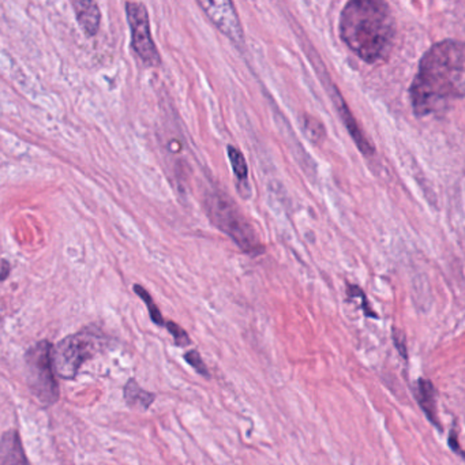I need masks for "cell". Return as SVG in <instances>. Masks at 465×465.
I'll use <instances>...</instances> for the list:
<instances>
[{
  "label": "cell",
  "instance_id": "cell-1",
  "mask_svg": "<svg viewBox=\"0 0 465 465\" xmlns=\"http://www.w3.org/2000/svg\"><path fill=\"white\" fill-rule=\"evenodd\" d=\"M464 44L445 40L432 45L419 63L418 74L410 88L411 104L416 117L445 111L453 101L464 98Z\"/></svg>",
  "mask_w": 465,
  "mask_h": 465
},
{
  "label": "cell",
  "instance_id": "cell-2",
  "mask_svg": "<svg viewBox=\"0 0 465 465\" xmlns=\"http://www.w3.org/2000/svg\"><path fill=\"white\" fill-rule=\"evenodd\" d=\"M340 37L363 62L388 59L396 36V21L386 0H349L340 15Z\"/></svg>",
  "mask_w": 465,
  "mask_h": 465
},
{
  "label": "cell",
  "instance_id": "cell-3",
  "mask_svg": "<svg viewBox=\"0 0 465 465\" xmlns=\"http://www.w3.org/2000/svg\"><path fill=\"white\" fill-rule=\"evenodd\" d=\"M205 211L214 227L225 233L242 251L251 257L265 252L260 235L232 198L222 192L211 193L205 200Z\"/></svg>",
  "mask_w": 465,
  "mask_h": 465
},
{
  "label": "cell",
  "instance_id": "cell-4",
  "mask_svg": "<svg viewBox=\"0 0 465 465\" xmlns=\"http://www.w3.org/2000/svg\"><path fill=\"white\" fill-rule=\"evenodd\" d=\"M107 344L109 341L103 335L93 332L89 327L63 338L55 348H52L55 375L64 380H72L81 365L95 356Z\"/></svg>",
  "mask_w": 465,
  "mask_h": 465
},
{
  "label": "cell",
  "instance_id": "cell-5",
  "mask_svg": "<svg viewBox=\"0 0 465 465\" xmlns=\"http://www.w3.org/2000/svg\"><path fill=\"white\" fill-rule=\"evenodd\" d=\"M52 344L40 341L25 355L26 383L32 394L42 405L55 404L59 399V386L56 383L52 363Z\"/></svg>",
  "mask_w": 465,
  "mask_h": 465
},
{
  "label": "cell",
  "instance_id": "cell-6",
  "mask_svg": "<svg viewBox=\"0 0 465 465\" xmlns=\"http://www.w3.org/2000/svg\"><path fill=\"white\" fill-rule=\"evenodd\" d=\"M126 17L130 26L131 47L134 52L147 67H157L161 63V58L150 31L147 7L139 2H128Z\"/></svg>",
  "mask_w": 465,
  "mask_h": 465
},
{
  "label": "cell",
  "instance_id": "cell-7",
  "mask_svg": "<svg viewBox=\"0 0 465 465\" xmlns=\"http://www.w3.org/2000/svg\"><path fill=\"white\" fill-rule=\"evenodd\" d=\"M197 4L209 21L233 44L238 47L244 44L243 28L232 0H197Z\"/></svg>",
  "mask_w": 465,
  "mask_h": 465
},
{
  "label": "cell",
  "instance_id": "cell-8",
  "mask_svg": "<svg viewBox=\"0 0 465 465\" xmlns=\"http://www.w3.org/2000/svg\"><path fill=\"white\" fill-rule=\"evenodd\" d=\"M78 25L88 37H95L100 31L101 13L95 0H71Z\"/></svg>",
  "mask_w": 465,
  "mask_h": 465
},
{
  "label": "cell",
  "instance_id": "cell-9",
  "mask_svg": "<svg viewBox=\"0 0 465 465\" xmlns=\"http://www.w3.org/2000/svg\"><path fill=\"white\" fill-rule=\"evenodd\" d=\"M20 435L15 430L5 432L0 438V465L28 464Z\"/></svg>",
  "mask_w": 465,
  "mask_h": 465
},
{
  "label": "cell",
  "instance_id": "cell-10",
  "mask_svg": "<svg viewBox=\"0 0 465 465\" xmlns=\"http://www.w3.org/2000/svg\"><path fill=\"white\" fill-rule=\"evenodd\" d=\"M416 399H418L419 407L422 408L424 415L429 418V421L437 429L441 430L440 421H438L437 394H435L434 384L432 381L421 378L418 381V389H416Z\"/></svg>",
  "mask_w": 465,
  "mask_h": 465
},
{
  "label": "cell",
  "instance_id": "cell-11",
  "mask_svg": "<svg viewBox=\"0 0 465 465\" xmlns=\"http://www.w3.org/2000/svg\"><path fill=\"white\" fill-rule=\"evenodd\" d=\"M228 157L232 166L233 174L238 179V192L244 200L250 197L249 166L243 153L238 147H228Z\"/></svg>",
  "mask_w": 465,
  "mask_h": 465
},
{
  "label": "cell",
  "instance_id": "cell-12",
  "mask_svg": "<svg viewBox=\"0 0 465 465\" xmlns=\"http://www.w3.org/2000/svg\"><path fill=\"white\" fill-rule=\"evenodd\" d=\"M156 396L150 392L144 391L134 380H130L125 386V400L130 407H138L147 410L155 402Z\"/></svg>",
  "mask_w": 465,
  "mask_h": 465
},
{
  "label": "cell",
  "instance_id": "cell-13",
  "mask_svg": "<svg viewBox=\"0 0 465 465\" xmlns=\"http://www.w3.org/2000/svg\"><path fill=\"white\" fill-rule=\"evenodd\" d=\"M134 291H136V294L138 295V297L144 300L145 305H147V310H149L150 319H152L156 325H158V327H164V325H166V319L161 316L160 308H157L155 300L150 297L149 292L141 286H134Z\"/></svg>",
  "mask_w": 465,
  "mask_h": 465
},
{
  "label": "cell",
  "instance_id": "cell-14",
  "mask_svg": "<svg viewBox=\"0 0 465 465\" xmlns=\"http://www.w3.org/2000/svg\"><path fill=\"white\" fill-rule=\"evenodd\" d=\"M185 362L189 363L198 375H203L205 378H211V373H209L208 367H206L205 362L201 357L200 352L192 349V351L185 352Z\"/></svg>",
  "mask_w": 465,
  "mask_h": 465
},
{
  "label": "cell",
  "instance_id": "cell-15",
  "mask_svg": "<svg viewBox=\"0 0 465 465\" xmlns=\"http://www.w3.org/2000/svg\"><path fill=\"white\" fill-rule=\"evenodd\" d=\"M164 327H166V329H168V332L171 333L172 337H174L175 344H176L177 346H187L192 344V338L187 335V332H185L182 327H179V325L175 324L174 321L166 322Z\"/></svg>",
  "mask_w": 465,
  "mask_h": 465
},
{
  "label": "cell",
  "instance_id": "cell-16",
  "mask_svg": "<svg viewBox=\"0 0 465 465\" xmlns=\"http://www.w3.org/2000/svg\"><path fill=\"white\" fill-rule=\"evenodd\" d=\"M346 294H348L349 298L359 297L360 299H362V302H360V308H362V310L365 311V314L368 317V318H380V317H378V314H375V311L373 310V308H371L370 303H368L367 297H365V292H363L362 289H359V287L351 286V284H348V291H346Z\"/></svg>",
  "mask_w": 465,
  "mask_h": 465
},
{
  "label": "cell",
  "instance_id": "cell-17",
  "mask_svg": "<svg viewBox=\"0 0 465 465\" xmlns=\"http://www.w3.org/2000/svg\"><path fill=\"white\" fill-rule=\"evenodd\" d=\"M305 131L306 136L311 139V141L318 142L321 141L324 137L325 128L318 120L314 118H306L305 120Z\"/></svg>",
  "mask_w": 465,
  "mask_h": 465
},
{
  "label": "cell",
  "instance_id": "cell-18",
  "mask_svg": "<svg viewBox=\"0 0 465 465\" xmlns=\"http://www.w3.org/2000/svg\"><path fill=\"white\" fill-rule=\"evenodd\" d=\"M394 341L396 346L397 351H399L400 356L408 359L407 343H405V335L403 330L394 327Z\"/></svg>",
  "mask_w": 465,
  "mask_h": 465
},
{
  "label": "cell",
  "instance_id": "cell-19",
  "mask_svg": "<svg viewBox=\"0 0 465 465\" xmlns=\"http://www.w3.org/2000/svg\"><path fill=\"white\" fill-rule=\"evenodd\" d=\"M448 443L449 448H451L454 453L464 457V451H462L461 446L459 445V434H457L456 430H451V434H449Z\"/></svg>",
  "mask_w": 465,
  "mask_h": 465
}]
</instances>
